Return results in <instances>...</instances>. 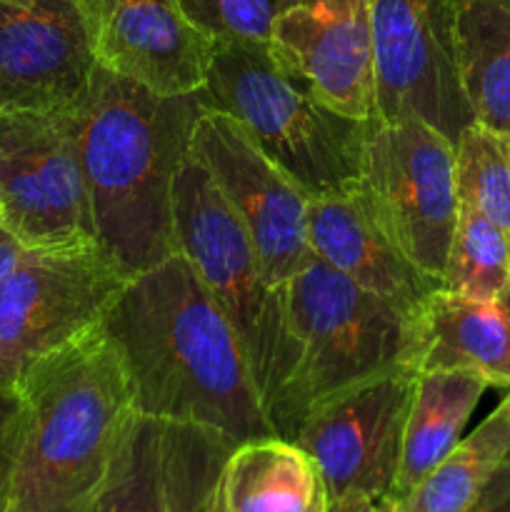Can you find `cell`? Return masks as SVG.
Returning <instances> with one entry per match:
<instances>
[{
    "label": "cell",
    "mask_w": 510,
    "mask_h": 512,
    "mask_svg": "<svg viewBox=\"0 0 510 512\" xmlns=\"http://www.w3.org/2000/svg\"><path fill=\"white\" fill-rule=\"evenodd\" d=\"M375 503L368 498H343L330 503L328 512H373Z\"/></svg>",
    "instance_id": "f546056e"
},
{
    "label": "cell",
    "mask_w": 510,
    "mask_h": 512,
    "mask_svg": "<svg viewBox=\"0 0 510 512\" xmlns=\"http://www.w3.org/2000/svg\"><path fill=\"white\" fill-rule=\"evenodd\" d=\"M355 193L410 263L443 280L460 208L453 140L423 120H373Z\"/></svg>",
    "instance_id": "52a82bcc"
},
{
    "label": "cell",
    "mask_w": 510,
    "mask_h": 512,
    "mask_svg": "<svg viewBox=\"0 0 510 512\" xmlns=\"http://www.w3.org/2000/svg\"><path fill=\"white\" fill-rule=\"evenodd\" d=\"M190 155L248 230L265 280L283 288L313 260L308 243L310 195L265 158L228 115L203 108L195 123Z\"/></svg>",
    "instance_id": "7c38bea8"
},
{
    "label": "cell",
    "mask_w": 510,
    "mask_h": 512,
    "mask_svg": "<svg viewBox=\"0 0 510 512\" xmlns=\"http://www.w3.org/2000/svg\"><path fill=\"white\" fill-rule=\"evenodd\" d=\"M465 512H510V455L500 463L483 493Z\"/></svg>",
    "instance_id": "83f0119b"
},
{
    "label": "cell",
    "mask_w": 510,
    "mask_h": 512,
    "mask_svg": "<svg viewBox=\"0 0 510 512\" xmlns=\"http://www.w3.org/2000/svg\"><path fill=\"white\" fill-rule=\"evenodd\" d=\"M100 328L118 350L138 415L235 445L275 435L238 333L183 253L130 278Z\"/></svg>",
    "instance_id": "6da1fadb"
},
{
    "label": "cell",
    "mask_w": 510,
    "mask_h": 512,
    "mask_svg": "<svg viewBox=\"0 0 510 512\" xmlns=\"http://www.w3.org/2000/svg\"><path fill=\"white\" fill-rule=\"evenodd\" d=\"M125 283L98 245L25 250L0 285V388L15 390L38 360L100 328Z\"/></svg>",
    "instance_id": "ba28073f"
},
{
    "label": "cell",
    "mask_w": 510,
    "mask_h": 512,
    "mask_svg": "<svg viewBox=\"0 0 510 512\" xmlns=\"http://www.w3.org/2000/svg\"><path fill=\"white\" fill-rule=\"evenodd\" d=\"M173 215L178 253L228 315L265 408L285 370L280 288L268 285L248 230L193 155L175 178Z\"/></svg>",
    "instance_id": "8992f818"
},
{
    "label": "cell",
    "mask_w": 510,
    "mask_h": 512,
    "mask_svg": "<svg viewBox=\"0 0 510 512\" xmlns=\"http://www.w3.org/2000/svg\"><path fill=\"white\" fill-rule=\"evenodd\" d=\"M500 303H503L505 313H508V318H510V278H508V288H505V293H503V298H500Z\"/></svg>",
    "instance_id": "1f68e13d"
},
{
    "label": "cell",
    "mask_w": 510,
    "mask_h": 512,
    "mask_svg": "<svg viewBox=\"0 0 510 512\" xmlns=\"http://www.w3.org/2000/svg\"><path fill=\"white\" fill-rule=\"evenodd\" d=\"M408 365L415 373L465 370L510 390V318L503 303H483L438 288L410 313Z\"/></svg>",
    "instance_id": "ac0fdd59"
},
{
    "label": "cell",
    "mask_w": 510,
    "mask_h": 512,
    "mask_svg": "<svg viewBox=\"0 0 510 512\" xmlns=\"http://www.w3.org/2000/svg\"><path fill=\"white\" fill-rule=\"evenodd\" d=\"M0 223L28 250L95 245L73 113H0Z\"/></svg>",
    "instance_id": "30bf717a"
},
{
    "label": "cell",
    "mask_w": 510,
    "mask_h": 512,
    "mask_svg": "<svg viewBox=\"0 0 510 512\" xmlns=\"http://www.w3.org/2000/svg\"><path fill=\"white\" fill-rule=\"evenodd\" d=\"M235 448V443L225 440L223 435H213L208 443V450L203 455V463H200L198 478H195L193 498H190V510L188 512H223L220 510V473H223V465L228 460L230 450Z\"/></svg>",
    "instance_id": "484cf974"
},
{
    "label": "cell",
    "mask_w": 510,
    "mask_h": 512,
    "mask_svg": "<svg viewBox=\"0 0 510 512\" xmlns=\"http://www.w3.org/2000/svg\"><path fill=\"white\" fill-rule=\"evenodd\" d=\"M510 455V393L405 495L398 512H465Z\"/></svg>",
    "instance_id": "7402d4cb"
},
{
    "label": "cell",
    "mask_w": 510,
    "mask_h": 512,
    "mask_svg": "<svg viewBox=\"0 0 510 512\" xmlns=\"http://www.w3.org/2000/svg\"><path fill=\"white\" fill-rule=\"evenodd\" d=\"M185 18L213 40L270 43L273 25L303 0H178Z\"/></svg>",
    "instance_id": "d4e9b609"
},
{
    "label": "cell",
    "mask_w": 510,
    "mask_h": 512,
    "mask_svg": "<svg viewBox=\"0 0 510 512\" xmlns=\"http://www.w3.org/2000/svg\"><path fill=\"white\" fill-rule=\"evenodd\" d=\"M280 303L285 370L265 405L278 438L293 440L320 400L388 370L410 368V313L315 255L280 288Z\"/></svg>",
    "instance_id": "277c9868"
},
{
    "label": "cell",
    "mask_w": 510,
    "mask_h": 512,
    "mask_svg": "<svg viewBox=\"0 0 510 512\" xmlns=\"http://www.w3.org/2000/svg\"><path fill=\"white\" fill-rule=\"evenodd\" d=\"M95 245L125 275L178 253L175 178L190 155L198 95H160L100 68L73 110Z\"/></svg>",
    "instance_id": "7a4b0ae2"
},
{
    "label": "cell",
    "mask_w": 510,
    "mask_h": 512,
    "mask_svg": "<svg viewBox=\"0 0 510 512\" xmlns=\"http://www.w3.org/2000/svg\"><path fill=\"white\" fill-rule=\"evenodd\" d=\"M195 95L203 108L233 118L310 198L358 190L373 120L325 105L268 43L215 40Z\"/></svg>",
    "instance_id": "5b68a950"
},
{
    "label": "cell",
    "mask_w": 510,
    "mask_h": 512,
    "mask_svg": "<svg viewBox=\"0 0 510 512\" xmlns=\"http://www.w3.org/2000/svg\"><path fill=\"white\" fill-rule=\"evenodd\" d=\"M373 512H398V505H395L393 500H378Z\"/></svg>",
    "instance_id": "4dcf8cb0"
},
{
    "label": "cell",
    "mask_w": 510,
    "mask_h": 512,
    "mask_svg": "<svg viewBox=\"0 0 510 512\" xmlns=\"http://www.w3.org/2000/svg\"><path fill=\"white\" fill-rule=\"evenodd\" d=\"M375 120H423L448 140L475 123L458 73V0H368Z\"/></svg>",
    "instance_id": "9c48e42d"
},
{
    "label": "cell",
    "mask_w": 510,
    "mask_h": 512,
    "mask_svg": "<svg viewBox=\"0 0 510 512\" xmlns=\"http://www.w3.org/2000/svg\"><path fill=\"white\" fill-rule=\"evenodd\" d=\"M308 243L315 258L405 313L443 288L400 253L355 190L308 200Z\"/></svg>",
    "instance_id": "e0dca14e"
},
{
    "label": "cell",
    "mask_w": 510,
    "mask_h": 512,
    "mask_svg": "<svg viewBox=\"0 0 510 512\" xmlns=\"http://www.w3.org/2000/svg\"><path fill=\"white\" fill-rule=\"evenodd\" d=\"M455 40L475 120L510 138V0H458Z\"/></svg>",
    "instance_id": "44dd1931"
},
{
    "label": "cell",
    "mask_w": 510,
    "mask_h": 512,
    "mask_svg": "<svg viewBox=\"0 0 510 512\" xmlns=\"http://www.w3.org/2000/svg\"><path fill=\"white\" fill-rule=\"evenodd\" d=\"M418 373L395 368L310 408L293 443L318 465L330 503L390 500Z\"/></svg>",
    "instance_id": "8fae6325"
},
{
    "label": "cell",
    "mask_w": 510,
    "mask_h": 512,
    "mask_svg": "<svg viewBox=\"0 0 510 512\" xmlns=\"http://www.w3.org/2000/svg\"><path fill=\"white\" fill-rule=\"evenodd\" d=\"M268 45L325 105L375 120L368 0H303L280 15Z\"/></svg>",
    "instance_id": "9a60e30c"
},
{
    "label": "cell",
    "mask_w": 510,
    "mask_h": 512,
    "mask_svg": "<svg viewBox=\"0 0 510 512\" xmlns=\"http://www.w3.org/2000/svg\"><path fill=\"white\" fill-rule=\"evenodd\" d=\"M25 425V403L18 390L0 388V498L8 485L15 455H18L20 438Z\"/></svg>",
    "instance_id": "4316f807"
},
{
    "label": "cell",
    "mask_w": 510,
    "mask_h": 512,
    "mask_svg": "<svg viewBox=\"0 0 510 512\" xmlns=\"http://www.w3.org/2000/svg\"><path fill=\"white\" fill-rule=\"evenodd\" d=\"M25 425L0 512H88L133 395L103 328L38 360L18 383Z\"/></svg>",
    "instance_id": "3957f363"
},
{
    "label": "cell",
    "mask_w": 510,
    "mask_h": 512,
    "mask_svg": "<svg viewBox=\"0 0 510 512\" xmlns=\"http://www.w3.org/2000/svg\"><path fill=\"white\" fill-rule=\"evenodd\" d=\"M510 278V240L475 205L460 200L443 288L483 303H500Z\"/></svg>",
    "instance_id": "603a6c76"
},
{
    "label": "cell",
    "mask_w": 510,
    "mask_h": 512,
    "mask_svg": "<svg viewBox=\"0 0 510 512\" xmlns=\"http://www.w3.org/2000/svg\"><path fill=\"white\" fill-rule=\"evenodd\" d=\"M100 68L160 95L198 93L215 40L178 0H78Z\"/></svg>",
    "instance_id": "5bb4252c"
},
{
    "label": "cell",
    "mask_w": 510,
    "mask_h": 512,
    "mask_svg": "<svg viewBox=\"0 0 510 512\" xmlns=\"http://www.w3.org/2000/svg\"><path fill=\"white\" fill-rule=\"evenodd\" d=\"M458 195L493 220L510 240V138L470 123L455 143Z\"/></svg>",
    "instance_id": "cb8c5ba5"
},
{
    "label": "cell",
    "mask_w": 510,
    "mask_h": 512,
    "mask_svg": "<svg viewBox=\"0 0 510 512\" xmlns=\"http://www.w3.org/2000/svg\"><path fill=\"white\" fill-rule=\"evenodd\" d=\"M213 435L133 413L88 512H188Z\"/></svg>",
    "instance_id": "2e32d148"
},
{
    "label": "cell",
    "mask_w": 510,
    "mask_h": 512,
    "mask_svg": "<svg viewBox=\"0 0 510 512\" xmlns=\"http://www.w3.org/2000/svg\"><path fill=\"white\" fill-rule=\"evenodd\" d=\"M223 512H328L315 460L293 440L268 435L230 450L220 473Z\"/></svg>",
    "instance_id": "d6986e66"
},
{
    "label": "cell",
    "mask_w": 510,
    "mask_h": 512,
    "mask_svg": "<svg viewBox=\"0 0 510 512\" xmlns=\"http://www.w3.org/2000/svg\"><path fill=\"white\" fill-rule=\"evenodd\" d=\"M485 388L488 383L483 378L465 370L418 373L398 475L390 493L393 503H400L463 440L465 425L478 408Z\"/></svg>",
    "instance_id": "ffe728a7"
},
{
    "label": "cell",
    "mask_w": 510,
    "mask_h": 512,
    "mask_svg": "<svg viewBox=\"0 0 510 512\" xmlns=\"http://www.w3.org/2000/svg\"><path fill=\"white\" fill-rule=\"evenodd\" d=\"M98 70L78 0H0V113H65Z\"/></svg>",
    "instance_id": "4fadbf2b"
},
{
    "label": "cell",
    "mask_w": 510,
    "mask_h": 512,
    "mask_svg": "<svg viewBox=\"0 0 510 512\" xmlns=\"http://www.w3.org/2000/svg\"><path fill=\"white\" fill-rule=\"evenodd\" d=\"M25 250L28 248H25V245L20 243V240L15 238L3 223H0V285L8 280V275L13 273L15 265L23 260Z\"/></svg>",
    "instance_id": "f1b7e54d"
}]
</instances>
